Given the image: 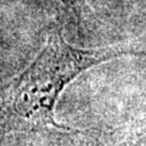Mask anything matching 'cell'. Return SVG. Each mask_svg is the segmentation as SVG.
<instances>
[{"label": "cell", "instance_id": "obj_2", "mask_svg": "<svg viewBox=\"0 0 146 146\" xmlns=\"http://www.w3.org/2000/svg\"><path fill=\"white\" fill-rule=\"evenodd\" d=\"M58 1L62 3L67 9H70L78 23H82L89 13L85 0H58Z\"/></svg>", "mask_w": 146, "mask_h": 146}, {"label": "cell", "instance_id": "obj_3", "mask_svg": "<svg viewBox=\"0 0 146 146\" xmlns=\"http://www.w3.org/2000/svg\"><path fill=\"white\" fill-rule=\"evenodd\" d=\"M127 146H144V145H141L140 143H138V144H136V145H127Z\"/></svg>", "mask_w": 146, "mask_h": 146}, {"label": "cell", "instance_id": "obj_1", "mask_svg": "<svg viewBox=\"0 0 146 146\" xmlns=\"http://www.w3.org/2000/svg\"><path fill=\"white\" fill-rule=\"evenodd\" d=\"M139 54V50L124 46L79 49L66 42L60 28L51 29L35 60L4 93L0 102V138L45 128L72 131L55 121V106L63 89L90 67Z\"/></svg>", "mask_w": 146, "mask_h": 146}]
</instances>
